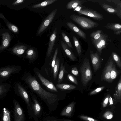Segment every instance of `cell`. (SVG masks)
I'll return each mask as SVG.
<instances>
[{"label":"cell","instance_id":"cell-12","mask_svg":"<svg viewBox=\"0 0 121 121\" xmlns=\"http://www.w3.org/2000/svg\"><path fill=\"white\" fill-rule=\"evenodd\" d=\"M57 33V28L56 27L51 35L49 43V46L47 51V55L48 57L50 56L52 52Z\"/></svg>","mask_w":121,"mask_h":121},{"label":"cell","instance_id":"cell-44","mask_svg":"<svg viewBox=\"0 0 121 121\" xmlns=\"http://www.w3.org/2000/svg\"><path fill=\"white\" fill-rule=\"evenodd\" d=\"M4 86L0 85V95L4 92Z\"/></svg>","mask_w":121,"mask_h":121},{"label":"cell","instance_id":"cell-14","mask_svg":"<svg viewBox=\"0 0 121 121\" xmlns=\"http://www.w3.org/2000/svg\"><path fill=\"white\" fill-rule=\"evenodd\" d=\"M17 87L18 91L20 94L25 100L30 110H31L29 97L28 93L24 88L20 85L17 84Z\"/></svg>","mask_w":121,"mask_h":121},{"label":"cell","instance_id":"cell-1","mask_svg":"<svg viewBox=\"0 0 121 121\" xmlns=\"http://www.w3.org/2000/svg\"><path fill=\"white\" fill-rule=\"evenodd\" d=\"M26 80L31 90L47 103L52 104L57 100L58 96L57 95L44 89L34 77L29 75L26 78Z\"/></svg>","mask_w":121,"mask_h":121},{"label":"cell","instance_id":"cell-31","mask_svg":"<svg viewBox=\"0 0 121 121\" xmlns=\"http://www.w3.org/2000/svg\"><path fill=\"white\" fill-rule=\"evenodd\" d=\"M26 48V47L23 46H21L18 48H14L13 52L17 55H21L23 54L25 52Z\"/></svg>","mask_w":121,"mask_h":121},{"label":"cell","instance_id":"cell-8","mask_svg":"<svg viewBox=\"0 0 121 121\" xmlns=\"http://www.w3.org/2000/svg\"><path fill=\"white\" fill-rule=\"evenodd\" d=\"M14 121H23L24 114L23 110L18 103L14 100Z\"/></svg>","mask_w":121,"mask_h":121},{"label":"cell","instance_id":"cell-28","mask_svg":"<svg viewBox=\"0 0 121 121\" xmlns=\"http://www.w3.org/2000/svg\"><path fill=\"white\" fill-rule=\"evenodd\" d=\"M102 31L101 30H97L91 33L90 35L91 38L95 40L99 39L101 36L102 34L101 33Z\"/></svg>","mask_w":121,"mask_h":121},{"label":"cell","instance_id":"cell-36","mask_svg":"<svg viewBox=\"0 0 121 121\" xmlns=\"http://www.w3.org/2000/svg\"><path fill=\"white\" fill-rule=\"evenodd\" d=\"M104 117L107 119H111L113 117L112 113L110 111H107L105 112L103 115Z\"/></svg>","mask_w":121,"mask_h":121},{"label":"cell","instance_id":"cell-30","mask_svg":"<svg viewBox=\"0 0 121 121\" xmlns=\"http://www.w3.org/2000/svg\"><path fill=\"white\" fill-rule=\"evenodd\" d=\"M3 121H11L10 112L5 108L3 109Z\"/></svg>","mask_w":121,"mask_h":121},{"label":"cell","instance_id":"cell-23","mask_svg":"<svg viewBox=\"0 0 121 121\" xmlns=\"http://www.w3.org/2000/svg\"><path fill=\"white\" fill-rule=\"evenodd\" d=\"M57 88L60 89L64 90H69L74 89L76 88L75 85L66 84H57L56 85Z\"/></svg>","mask_w":121,"mask_h":121},{"label":"cell","instance_id":"cell-42","mask_svg":"<svg viewBox=\"0 0 121 121\" xmlns=\"http://www.w3.org/2000/svg\"><path fill=\"white\" fill-rule=\"evenodd\" d=\"M109 103V104L111 105H112L113 104V102L112 98L111 96L110 95V96L108 100V102Z\"/></svg>","mask_w":121,"mask_h":121},{"label":"cell","instance_id":"cell-4","mask_svg":"<svg viewBox=\"0 0 121 121\" xmlns=\"http://www.w3.org/2000/svg\"><path fill=\"white\" fill-rule=\"evenodd\" d=\"M108 36L102 34L100 38L97 40L91 38L93 44L96 48L99 55H101L102 50L106 47Z\"/></svg>","mask_w":121,"mask_h":121},{"label":"cell","instance_id":"cell-5","mask_svg":"<svg viewBox=\"0 0 121 121\" xmlns=\"http://www.w3.org/2000/svg\"><path fill=\"white\" fill-rule=\"evenodd\" d=\"M57 10V9H55L46 18L41 24L38 31L37 34V35L43 32L49 25L54 17Z\"/></svg>","mask_w":121,"mask_h":121},{"label":"cell","instance_id":"cell-6","mask_svg":"<svg viewBox=\"0 0 121 121\" xmlns=\"http://www.w3.org/2000/svg\"><path fill=\"white\" fill-rule=\"evenodd\" d=\"M76 11L80 15H84L98 21H100L104 19L103 17L101 14L96 11L89 9H80Z\"/></svg>","mask_w":121,"mask_h":121},{"label":"cell","instance_id":"cell-43","mask_svg":"<svg viewBox=\"0 0 121 121\" xmlns=\"http://www.w3.org/2000/svg\"><path fill=\"white\" fill-rule=\"evenodd\" d=\"M12 30L14 32H16L18 31L17 28L14 25H12L11 27Z\"/></svg>","mask_w":121,"mask_h":121},{"label":"cell","instance_id":"cell-19","mask_svg":"<svg viewBox=\"0 0 121 121\" xmlns=\"http://www.w3.org/2000/svg\"><path fill=\"white\" fill-rule=\"evenodd\" d=\"M114 99L117 100L121 99V77L120 76V79L117 85L115 88V92L113 95Z\"/></svg>","mask_w":121,"mask_h":121},{"label":"cell","instance_id":"cell-21","mask_svg":"<svg viewBox=\"0 0 121 121\" xmlns=\"http://www.w3.org/2000/svg\"><path fill=\"white\" fill-rule=\"evenodd\" d=\"M104 27L114 31L121 30V25L118 23H109L104 26Z\"/></svg>","mask_w":121,"mask_h":121},{"label":"cell","instance_id":"cell-18","mask_svg":"<svg viewBox=\"0 0 121 121\" xmlns=\"http://www.w3.org/2000/svg\"><path fill=\"white\" fill-rule=\"evenodd\" d=\"M85 0H73L69 2L67 4L66 7L69 9L76 8L82 5L85 2Z\"/></svg>","mask_w":121,"mask_h":121},{"label":"cell","instance_id":"cell-32","mask_svg":"<svg viewBox=\"0 0 121 121\" xmlns=\"http://www.w3.org/2000/svg\"><path fill=\"white\" fill-rule=\"evenodd\" d=\"M65 71V68L63 65V63H62L61 64L60 72L58 76V83H60L62 81L63 78Z\"/></svg>","mask_w":121,"mask_h":121},{"label":"cell","instance_id":"cell-16","mask_svg":"<svg viewBox=\"0 0 121 121\" xmlns=\"http://www.w3.org/2000/svg\"><path fill=\"white\" fill-rule=\"evenodd\" d=\"M62 48L68 57L72 60H76V58L72 52L69 48L67 45L62 41H61Z\"/></svg>","mask_w":121,"mask_h":121},{"label":"cell","instance_id":"cell-3","mask_svg":"<svg viewBox=\"0 0 121 121\" xmlns=\"http://www.w3.org/2000/svg\"><path fill=\"white\" fill-rule=\"evenodd\" d=\"M70 18L80 27L84 29H89L97 27L99 24L90 18L73 14L70 16Z\"/></svg>","mask_w":121,"mask_h":121},{"label":"cell","instance_id":"cell-35","mask_svg":"<svg viewBox=\"0 0 121 121\" xmlns=\"http://www.w3.org/2000/svg\"><path fill=\"white\" fill-rule=\"evenodd\" d=\"M67 78L68 79L72 82L73 83L76 85L78 84V82L76 78L72 75L69 74L67 75Z\"/></svg>","mask_w":121,"mask_h":121},{"label":"cell","instance_id":"cell-39","mask_svg":"<svg viewBox=\"0 0 121 121\" xmlns=\"http://www.w3.org/2000/svg\"><path fill=\"white\" fill-rule=\"evenodd\" d=\"M110 95H107L105 98L102 103V106L103 108H105L107 106L108 102L109 99Z\"/></svg>","mask_w":121,"mask_h":121},{"label":"cell","instance_id":"cell-34","mask_svg":"<svg viewBox=\"0 0 121 121\" xmlns=\"http://www.w3.org/2000/svg\"><path fill=\"white\" fill-rule=\"evenodd\" d=\"M105 87L104 86L98 87L91 92L89 94L91 95L96 94L103 90Z\"/></svg>","mask_w":121,"mask_h":121},{"label":"cell","instance_id":"cell-7","mask_svg":"<svg viewBox=\"0 0 121 121\" xmlns=\"http://www.w3.org/2000/svg\"><path fill=\"white\" fill-rule=\"evenodd\" d=\"M113 64L114 62L112 59H111L108 62L102 73L101 76L102 81L111 82V72Z\"/></svg>","mask_w":121,"mask_h":121},{"label":"cell","instance_id":"cell-26","mask_svg":"<svg viewBox=\"0 0 121 121\" xmlns=\"http://www.w3.org/2000/svg\"><path fill=\"white\" fill-rule=\"evenodd\" d=\"M60 61L59 58L57 57L56 59L55 63L53 68V75L54 79L55 80L56 79L58 74L59 66Z\"/></svg>","mask_w":121,"mask_h":121},{"label":"cell","instance_id":"cell-15","mask_svg":"<svg viewBox=\"0 0 121 121\" xmlns=\"http://www.w3.org/2000/svg\"><path fill=\"white\" fill-rule=\"evenodd\" d=\"M17 69L14 67H8L0 69V77L5 78L16 71Z\"/></svg>","mask_w":121,"mask_h":121},{"label":"cell","instance_id":"cell-33","mask_svg":"<svg viewBox=\"0 0 121 121\" xmlns=\"http://www.w3.org/2000/svg\"><path fill=\"white\" fill-rule=\"evenodd\" d=\"M61 35L63 38L66 44L69 47L73 48V47L71 41L67 36L64 33L62 32H61Z\"/></svg>","mask_w":121,"mask_h":121},{"label":"cell","instance_id":"cell-10","mask_svg":"<svg viewBox=\"0 0 121 121\" xmlns=\"http://www.w3.org/2000/svg\"><path fill=\"white\" fill-rule=\"evenodd\" d=\"M37 74L42 84L49 89L55 91H58L54 84L44 78L39 72H37Z\"/></svg>","mask_w":121,"mask_h":121},{"label":"cell","instance_id":"cell-9","mask_svg":"<svg viewBox=\"0 0 121 121\" xmlns=\"http://www.w3.org/2000/svg\"><path fill=\"white\" fill-rule=\"evenodd\" d=\"M90 57L94 71L95 72L99 69L100 66L101 61L99 55L97 52L94 53L92 51H90Z\"/></svg>","mask_w":121,"mask_h":121},{"label":"cell","instance_id":"cell-38","mask_svg":"<svg viewBox=\"0 0 121 121\" xmlns=\"http://www.w3.org/2000/svg\"><path fill=\"white\" fill-rule=\"evenodd\" d=\"M79 118L86 121H99L91 117L85 116H80Z\"/></svg>","mask_w":121,"mask_h":121},{"label":"cell","instance_id":"cell-25","mask_svg":"<svg viewBox=\"0 0 121 121\" xmlns=\"http://www.w3.org/2000/svg\"><path fill=\"white\" fill-rule=\"evenodd\" d=\"M73 38L74 44L77 52L78 55L80 56L82 53L81 47L80 44L78 40L75 36H73Z\"/></svg>","mask_w":121,"mask_h":121},{"label":"cell","instance_id":"cell-41","mask_svg":"<svg viewBox=\"0 0 121 121\" xmlns=\"http://www.w3.org/2000/svg\"><path fill=\"white\" fill-rule=\"evenodd\" d=\"M3 45L5 47H7L9 44V42L7 39H5L3 43Z\"/></svg>","mask_w":121,"mask_h":121},{"label":"cell","instance_id":"cell-40","mask_svg":"<svg viewBox=\"0 0 121 121\" xmlns=\"http://www.w3.org/2000/svg\"><path fill=\"white\" fill-rule=\"evenodd\" d=\"M71 72L73 75L76 76L78 75V72L77 68L75 67H73L71 70Z\"/></svg>","mask_w":121,"mask_h":121},{"label":"cell","instance_id":"cell-37","mask_svg":"<svg viewBox=\"0 0 121 121\" xmlns=\"http://www.w3.org/2000/svg\"><path fill=\"white\" fill-rule=\"evenodd\" d=\"M58 48H57L56 49L55 51L54 54L53 56V60L52 61V69H53V67L55 63L56 56L58 53Z\"/></svg>","mask_w":121,"mask_h":121},{"label":"cell","instance_id":"cell-27","mask_svg":"<svg viewBox=\"0 0 121 121\" xmlns=\"http://www.w3.org/2000/svg\"><path fill=\"white\" fill-rule=\"evenodd\" d=\"M36 52L32 48L29 49L27 51L26 57L30 60H33L36 57Z\"/></svg>","mask_w":121,"mask_h":121},{"label":"cell","instance_id":"cell-17","mask_svg":"<svg viewBox=\"0 0 121 121\" xmlns=\"http://www.w3.org/2000/svg\"><path fill=\"white\" fill-rule=\"evenodd\" d=\"M75 103L73 102L67 106L62 111L61 115L62 116L70 117L72 115Z\"/></svg>","mask_w":121,"mask_h":121},{"label":"cell","instance_id":"cell-2","mask_svg":"<svg viewBox=\"0 0 121 121\" xmlns=\"http://www.w3.org/2000/svg\"><path fill=\"white\" fill-rule=\"evenodd\" d=\"M81 80L84 86H86L92 78V73L89 60L85 59L80 69Z\"/></svg>","mask_w":121,"mask_h":121},{"label":"cell","instance_id":"cell-45","mask_svg":"<svg viewBox=\"0 0 121 121\" xmlns=\"http://www.w3.org/2000/svg\"><path fill=\"white\" fill-rule=\"evenodd\" d=\"M114 32L115 34L117 35H119L120 34L121 32V30L114 31Z\"/></svg>","mask_w":121,"mask_h":121},{"label":"cell","instance_id":"cell-46","mask_svg":"<svg viewBox=\"0 0 121 121\" xmlns=\"http://www.w3.org/2000/svg\"><path fill=\"white\" fill-rule=\"evenodd\" d=\"M24 0H18L16 1L17 3H20L22 2Z\"/></svg>","mask_w":121,"mask_h":121},{"label":"cell","instance_id":"cell-11","mask_svg":"<svg viewBox=\"0 0 121 121\" xmlns=\"http://www.w3.org/2000/svg\"><path fill=\"white\" fill-rule=\"evenodd\" d=\"M66 24L70 29L79 36L84 39H86V34L78 28L72 22H66Z\"/></svg>","mask_w":121,"mask_h":121},{"label":"cell","instance_id":"cell-29","mask_svg":"<svg viewBox=\"0 0 121 121\" xmlns=\"http://www.w3.org/2000/svg\"><path fill=\"white\" fill-rule=\"evenodd\" d=\"M112 55L114 60L115 61L118 67L121 69V61L119 56L115 52H112Z\"/></svg>","mask_w":121,"mask_h":121},{"label":"cell","instance_id":"cell-47","mask_svg":"<svg viewBox=\"0 0 121 121\" xmlns=\"http://www.w3.org/2000/svg\"><path fill=\"white\" fill-rule=\"evenodd\" d=\"M64 121H71L69 120H66Z\"/></svg>","mask_w":121,"mask_h":121},{"label":"cell","instance_id":"cell-24","mask_svg":"<svg viewBox=\"0 0 121 121\" xmlns=\"http://www.w3.org/2000/svg\"><path fill=\"white\" fill-rule=\"evenodd\" d=\"M119 71L117 70L115 65L113 64L111 72V82H112L119 74Z\"/></svg>","mask_w":121,"mask_h":121},{"label":"cell","instance_id":"cell-22","mask_svg":"<svg viewBox=\"0 0 121 121\" xmlns=\"http://www.w3.org/2000/svg\"><path fill=\"white\" fill-rule=\"evenodd\" d=\"M57 0H46L41 3L33 6V8H39L45 7L57 1Z\"/></svg>","mask_w":121,"mask_h":121},{"label":"cell","instance_id":"cell-20","mask_svg":"<svg viewBox=\"0 0 121 121\" xmlns=\"http://www.w3.org/2000/svg\"><path fill=\"white\" fill-rule=\"evenodd\" d=\"M32 99L34 102V104H32V105L34 114L35 116H37L40 113L41 108L37 100L34 97Z\"/></svg>","mask_w":121,"mask_h":121},{"label":"cell","instance_id":"cell-13","mask_svg":"<svg viewBox=\"0 0 121 121\" xmlns=\"http://www.w3.org/2000/svg\"><path fill=\"white\" fill-rule=\"evenodd\" d=\"M102 7L108 13L117 15L121 19V10L117 8H115L106 4H103Z\"/></svg>","mask_w":121,"mask_h":121}]
</instances>
